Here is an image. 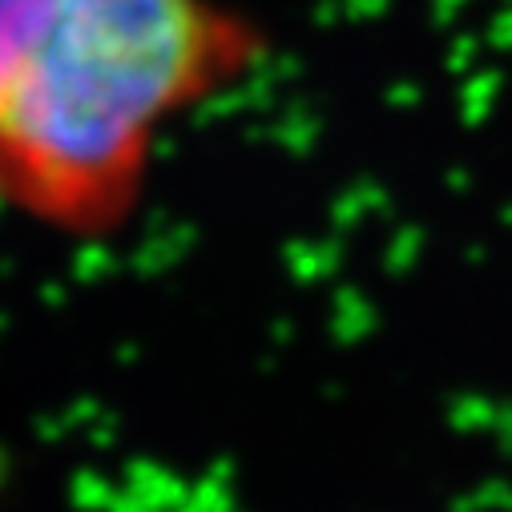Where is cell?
<instances>
[{"label": "cell", "instance_id": "cell-1", "mask_svg": "<svg viewBox=\"0 0 512 512\" xmlns=\"http://www.w3.org/2000/svg\"><path fill=\"white\" fill-rule=\"evenodd\" d=\"M259 49L222 0H0V210L65 238L121 230L170 130Z\"/></svg>", "mask_w": 512, "mask_h": 512}]
</instances>
